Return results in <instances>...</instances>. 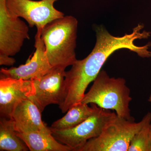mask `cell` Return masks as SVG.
<instances>
[{"mask_svg":"<svg viewBox=\"0 0 151 151\" xmlns=\"http://www.w3.org/2000/svg\"><path fill=\"white\" fill-rule=\"evenodd\" d=\"M65 69L52 68L45 75L31 79L34 90L29 97L42 113L50 104L59 105L62 98Z\"/></svg>","mask_w":151,"mask_h":151,"instance_id":"obj_8","label":"cell"},{"mask_svg":"<svg viewBox=\"0 0 151 151\" xmlns=\"http://www.w3.org/2000/svg\"><path fill=\"white\" fill-rule=\"evenodd\" d=\"M150 120V112L139 122L117 116L106 124L98 137L89 139L77 151H128L132 138Z\"/></svg>","mask_w":151,"mask_h":151,"instance_id":"obj_4","label":"cell"},{"mask_svg":"<svg viewBox=\"0 0 151 151\" xmlns=\"http://www.w3.org/2000/svg\"><path fill=\"white\" fill-rule=\"evenodd\" d=\"M151 120L132 138L128 151H151Z\"/></svg>","mask_w":151,"mask_h":151,"instance_id":"obj_15","label":"cell"},{"mask_svg":"<svg viewBox=\"0 0 151 151\" xmlns=\"http://www.w3.org/2000/svg\"><path fill=\"white\" fill-rule=\"evenodd\" d=\"M29 149L17 134L14 123L11 119L1 117L0 151H27Z\"/></svg>","mask_w":151,"mask_h":151,"instance_id":"obj_14","label":"cell"},{"mask_svg":"<svg viewBox=\"0 0 151 151\" xmlns=\"http://www.w3.org/2000/svg\"><path fill=\"white\" fill-rule=\"evenodd\" d=\"M148 101L151 104V94L150 95V97H149Z\"/></svg>","mask_w":151,"mask_h":151,"instance_id":"obj_17","label":"cell"},{"mask_svg":"<svg viewBox=\"0 0 151 151\" xmlns=\"http://www.w3.org/2000/svg\"><path fill=\"white\" fill-rule=\"evenodd\" d=\"M144 25L138 24L130 34L114 36L103 26L95 28L96 41L94 48L86 57L78 60L65 71L61 101L58 106L65 113L73 105L80 103L88 85L94 81L108 58L117 50L127 49L143 58H151V43L143 46L135 43L137 40L147 39L150 32L143 30Z\"/></svg>","mask_w":151,"mask_h":151,"instance_id":"obj_1","label":"cell"},{"mask_svg":"<svg viewBox=\"0 0 151 151\" xmlns=\"http://www.w3.org/2000/svg\"><path fill=\"white\" fill-rule=\"evenodd\" d=\"M79 103L73 105L67 111L65 116L52 124L51 129L64 130L71 129L78 126L93 114L97 105Z\"/></svg>","mask_w":151,"mask_h":151,"instance_id":"obj_13","label":"cell"},{"mask_svg":"<svg viewBox=\"0 0 151 151\" xmlns=\"http://www.w3.org/2000/svg\"><path fill=\"white\" fill-rule=\"evenodd\" d=\"M29 32L24 22L9 14L6 0H0V53L10 56L18 53L24 40L29 39Z\"/></svg>","mask_w":151,"mask_h":151,"instance_id":"obj_7","label":"cell"},{"mask_svg":"<svg viewBox=\"0 0 151 151\" xmlns=\"http://www.w3.org/2000/svg\"><path fill=\"white\" fill-rule=\"evenodd\" d=\"M34 87L31 80L0 78V116L10 119L17 105L22 100L29 99Z\"/></svg>","mask_w":151,"mask_h":151,"instance_id":"obj_10","label":"cell"},{"mask_svg":"<svg viewBox=\"0 0 151 151\" xmlns=\"http://www.w3.org/2000/svg\"><path fill=\"white\" fill-rule=\"evenodd\" d=\"M18 136L24 142L31 151H71L69 147L55 139L51 132L36 131L21 133Z\"/></svg>","mask_w":151,"mask_h":151,"instance_id":"obj_12","label":"cell"},{"mask_svg":"<svg viewBox=\"0 0 151 151\" xmlns=\"http://www.w3.org/2000/svg\"><path fill=\"white\" fill-rule=\"evenodd\" d=\"M116 116V113L111 110L97 105L93 114L76 127L64 130L50 128L55 139L70 147L72 151H77L89 139L98 137L106 124Z\"/></svg>","mask_w":151,"mask_h":151,"instance_id":"obj_5","label":"cell"},{"mask_svg":"<svg viewBox=\"0 0 151 151\" xmlns=\"http://www.w3.org/2000/svg\"><path fill=\"white\" fill-rule=\"evenodd\" d=\"M78 21L72 16H64L49 23L41 31L47 59L52 67L65 69L77 60Z\"/></svg>","mask_w":151,"mask_h":151,"instance_id":"obj_2","label":"cell"},{"mask_svg":"<svg viewBox=\"0 0 151 151\" xmlns=\"http://www.w3.org/2000/svg\"><path fill=\"white\" fill-rule=\"evenodd\" d=\"M16 62L14 58L4 53H0V65L11 66Z\"/></svg>","mask_w":151,"mask_h":151,"instance_id":"obj_16","label":"cell"},{"mask_svg":"<svg viewBox=\"0 0 151 151\" xmlns=\"http://www.w3.org/2000/svg\"></svg>","mask_w":151,"mask_h":151,"instance_id":"obj_18","label":"cell"},{"mask_svg":"<svg viewBox=\"0 0 151 151\" xmlns=\"http://www.w3.org/2000/svg\"><path fill=\"white\" fill-rule=\"evenodd\" d=\"M58 0H6L9 14L14 17L24 19L30 27L35 26L42 30L47 24L65 16L54 6Z\"/></svg>","mask_w":151,"mask_h":151,"instance_id":"obj_6","label":"cell"},{"mask_svg":"<svg viewBox=\"0 0 151 151\" xmlns=\"http://www.w3.org/2000/svg\"><path fill=\"white\" fill-rule=\"evenodd\" d=\"M93 82L80 103H93L103 109L115 111L119 117L133 119L129 108L132 100L131 91L124 78L110 77L106 71L101 70Z\"/></svg>","mask_w":151,"mask_h":151,"instance_id":"obj_3","label":"cell"},{"mask_svg":"<svg viewBox=\"0 0 151 151\" xmlns=\"http://www.w3.org/2000/svg\"><path fill=\"white\" fill-rule=\"evenodd\" d=\"M10 119L13 121L16 130L19 133L51 132L50 127L42 121L39 109L29 99L22 100L17 105Z\"/></svg>","mask_w":151,"mask_h":151,"instance_id":"obj_11","label":"cell"},{"mask_svg":"<svg viewBox=\"0 0 151 151\" xmlns=\"http://www.w3.org/2000/svg\"><path fill=\"white\" fill-rule=\"evenodd\" d=\"M41 30H38L35 36V51L32 57L26 64L18 67L1 68V78H10L23 80H31L39 78L49 72L52 67L47 59L46 49L41 36Z\"/></svg>","mask_w":151,"mask_h":151,"instance_id":"obj_9","label":"cell"}]
</instances>
